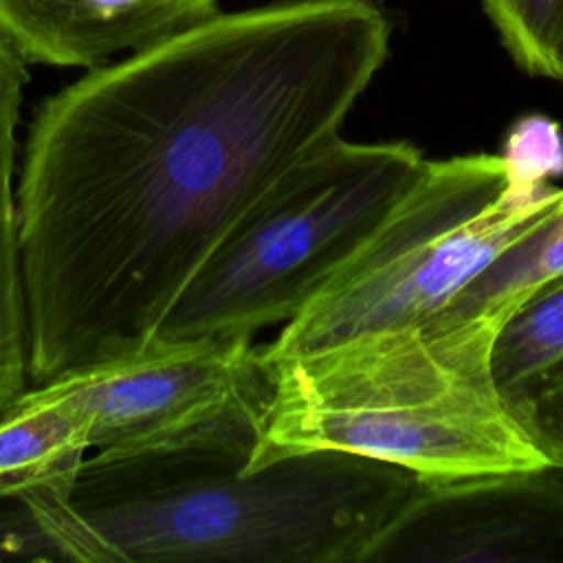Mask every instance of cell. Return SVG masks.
Instances as JSON below:
<instances>
[{"label":"cell","mask_w":563,"mask_h":563,"mask_svg":"<svg viewBox=\"0 0 563 563\" xmlns=\"http://www.w3.org/2000/svg\"><path fill=\"white\" fill-rule=\"evenodd\" d=\"M548 79H554L559 84H563V22L559 26V33L554 37V44L550 48V57H548Z\"/></svg>","instance_id":"15"},{"label":"cell","mask_w":563,"mask_h":563,"mask_svg":"<svg viewBox=\"0 0 563 563\" xmlns=\"http://www.w3.org/2000/svg\"><path fill=\"white\" fill-rule=\"evenodd\" d=\"M499 156L510 185H548L552 178L563 176V130L545 114L519 117L508 128Z\"/></svg>","instance_id":"14"},{"label":"cell","mask_w":563,"mask_h":563,"mask_svg":"<svg viewBox=\"0 0 563 563\" xmlns=\"http://www.w3.org/2000/svg\"><path fill=\"white\" fill-rule=\"evenodd\" d=\"M563 563V468L424 484L361 563Z\"/></svg>","instance_id":"7"},{"label":"cell","mask_w":563,"mask_h":563,"mask_svg":"<svg viewBox=\"0 0 563 563\" xmlns=\"http://www.w3.org/2000/svg\"><path fill=\"white\" fill-rule=\"evenodd\" d=\"M389 35L376 0L218 11L46 97L15 187L29 385L145 347L257 196L339 134Z\"/></svg>","instance_id":"1"},{"label":"cell","mask_w":563,"mask_h":563,"mask_svg":"<svg viewBox=\"0 0 563 563\" xmlns=\"http://www.w3.org/2000/svg\"><path fill=\"white\" fill-rule=\"evenodd\" d=\"M497 328H411L266 361L271 396L244 468L301 451L396 464L424 484L554 466L490 374Z\"/></svg>","instance_id":"3"},{"label":"cell","mask_w":563,"mask_h":563,"mask_svg":"<svg viewBox=\"0 0 563 563\" xmlns=\"http://www.w3.org/2000/svg\"><path fill=\"white\" fill-rule=\"evenodd\" d=\"M220 0H0V37L26 62L95 68L213 13Z\"/></svg>","instance_id":"8"},{"label":"cell","mask_w":563,"mask_h":563,"mask_svg":"<svg viewBox=\"0 0 563 563\" xmlns=\"http://www.w3.org/2000/svg\"><path fill=\"white\" fill-rule=\"evenodd\" d=\"M409 143L330 136L288 165L216 246L154 339L253 336L290 321L418 183Z\"/></svg>","instance_id":"4"},{"label":"cell","mask_w":563,"mask_h":563,"mask_svg":"<svg viewBox=\"0 0 563 563\" xmlns=\"http://www.w3.org/2000/svg\"><path fill=\"white\" fill-rule=\"evenodd\" d=\"M490 374L508 413L563 468V275L504 319L490 350Z\"/></svg>","instance_id":"9"},{"label":"cell","mask_w":563,"mask_h":563,"mask_svg":"<svg viewBox=\"0 0 563 563\" xmlns=\"http://www.w3.org/2000/svg\"><path fill=\"white\" fill-rule=\"evenodd\" d=\"M488 20L515 64L545 77L548 57L563 22V0H482Z\"/></svg>","instance_id":"13"},{"label":"cell","mask_w":563,"mask_h":563,"mask_svg":"<svg viewBox=\"0 0 563 563\" xmlns=\"http://www.w3.org/2000/svg\"><path fill=\"white\" fill-rule=\"evenodd\" d=\"M26 62L0 37V411L29 385L26 308L18 242V128Z\"/></svg>","instance_id":"11"},{"label":"cell","mask_w":563,"mask_h":563,"mask_svg":"<svg viewBox=\"0 0 563 563\" xmlns=\"http://www.w3.org/2000/svg\"><path fill=\"white\" fill-rule=\"evenodd\" d=\"M53 380L95 453L227 449L251 457L271 396V369L253 336L152 339Z\"/></svg>","instance_id":"6"},{"label":"cell","mask_w":563,"mask_h":563,"mask_svg":"<svg viewBox=\"0 0 563 563\" xmlns=\"http://www.w3.org/2000/svg\"><path fill=\"white\" fill-rule=\"evenodd\" d=\"M246 462L227 449L97 451L66 495L11 501L20 559L361 563L422 486L341 451Z\"/></svg>","instance_id":"2"},{"label":"cell","mask_w":563,"mask_h":563,"mask_svg":"<svg viewBox=\"0 0 563 563\" xmlns=\"http://www.w3.org/2000/svg\"><path fill=\"white\" fill-rule=\"evenodd\" d=\"M561 198L563 187L552 183L510 185L499 154L427 158L365 246L262 345L264 361L422 325Z\"/></svg>","instance_id":"5"},{"label":"cell","mask_w":563,"mask_h":563,"mask_svg":"<svg viewBox=\"0 0 563 563\" xmlns=\"http://www.w3.org/2000/svg\"><path fill=\"white\" fill-rule=\"evenodd\" d=\"M86 424L55 380L0 411V501L66 495L86 460Z\"/></svg>","instance_id":"10"},{"label":"cell","mask_w":563,"mask_h":563,"mask_svg":"<svg viewBox=\"0 0 563 563\" xmlns=\"http://www.w3.org/2000/svg\"><path fill=\"white\" fill-rule=\"evenodd\" d=\"M563 275V198L528 233L504 249L442 310L418 328L446 330L464 323L497 328L537 288Z\"/></svg>","instance_id":"12"}]
</instances>
